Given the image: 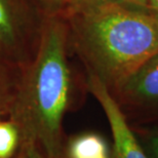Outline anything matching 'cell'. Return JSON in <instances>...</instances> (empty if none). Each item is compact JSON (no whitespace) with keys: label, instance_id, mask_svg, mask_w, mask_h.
<instances>
[{"label":"cell","instance_id":"obj_1","mask_svg":"<svg viewBox=\"0 0 158 158\" xmlns=\"http://www.w3.org/2000/svg\"><path fill=\"white\" fill-rule=\"evenodd\" d=\"M65 19L70 48L111 93L158 52V15L151 8L91 3Z\"/></svg>","mask_w":158,"mask_h":158},{"label":"cell","instance_id":"obj_2","mask_svg":"<svg viewBox=\"0 0 158 158\" xmlns=\"http://www.w3.org/2000/svg\"><path fill=\"white\" fill-rule=\"evenodd\" d=\"M69 49L66 19L47 17L38 52L21 71L8 115L21 145L37 147L47 158H63L62 124L72 86Z\"/></svg>","mask_w":158,"mask_h":158},{"label":"cell","instance_id":"obj_3","mask_svg":"<svg viewBox=\"0 0 158 158\" xmlns=\"http://www.w3.org/2000/svg\"><path fill=\"white\" fill-rule=\"evenodd\" d=\"M47 15L38 0H0V56L24 69L35 58Z\"/></svg>","mask_w":158,"mask_h":158},{"label":"cell","instance_id":"obj_4","mask_svg":"<svg viewBox=\"0 0 158 158\" xmlns=\"http://www.w3.org/2000/svg\"><path fill=\"white\" fill-rule=\"evenodd\" d=\"M111 94L126 117L158 120V52Z\"/></svg>","mask_w":158,"mask_h":158},{"label":"cell","instance_id":"obj_5","mask_svg":"<svg viewBox=\"0 0 158 158\" xmlns=\"http://www.w3.org/2000/svg\"><path fill=\"white\" fill-rule=\"evenodd\" d=\"M86 84L102 107L111 128L113 139V158H150L137 140L117 101L109 88L97 76L87 73Z\"/></svg>","mask_w":158,"mask_h":158},{"label":"cell","instance_id":"obj_6","mask_svg":"<svg viewBox=\"0 0 158 158\" xmlns=\"http://www.w3.org/2000/svg\"><path fill=\"white\" fill-rule=\"evenodd\" d=\"M68 158H101L109 156L106 140L96 132H85L73 138L67 150Z\"/></svg>","mask_w":158,"mask_h":158},{"label":"cell","instance_id":"obj_7","mask_svg":"<svg viewBox=\"0 0 158 158\" xmlns=\"http://www.w3.org/2000/svg\"><path fill=\"white\" fill-rule=\"evenodd\" d=\"M21 71L0 56V116L9 115Z\"/></svg>","mask_w":158,"mask_h":158},{"label":"cell","instance_id":"obj_8","mask_svg":"<svg viewBox=\"0 0 158 158\" xmlns=\"http://www.w3.org/2000/svg\"><path fill=\"white\" fill-rule=\"evenodd\" d=\"M20 142L18 126L11 120L0 121V158H10Z\"/></svg>","mask_w":158,"mask_h":158},{"label":"cell","instance_id":"obj_9","mask_svg":"<svg viewBox=\"0 0 158 158\" xmlns=\"http://www.w3.org/2000/svg\"><path fill=\"white\" fill-rule=\"evenodd\" d=\"M48 17L66 18L78 5V0H38Z\"/></svg>","mask_w":158,"mask_h":158},{"label":"cell","instance_id":"obj_10","mask_svg":"<svg viewBox=\"0 0 158 158\" xmlns=\"http://www.w3.org/2000/svg\"><path fill=\"white\" fill-rule=\"evenodd\" d=\"M104 2L121 3V4H127V5L139 6V7L150 8L149 0H78V5L91 4V3H104Z\"/></svg>","mask_w":158,"mask_h":158},{"label":"cell","instance_id":"obj_11","mask_svg":"<svg viewBox=\"0 0 158 158\" xmlns=\"http://www.w3.org/2000/svg\"><path fill=\"white\" fill-rule=\"evenodd\" d=\"M19 158H47L42 152L32 145H21V152Z\"/></svg>","mask_w":158,"mask_h":158},{"label":"cell","instance_id":"obj_12","mask_svg":"<svg viewBox=\"0 0 158 158\" xmlns=\"http://www.w3.org/2000/svg\"><path fill=\"white\" fill-rule=\"evenodd\" d=\"M150 158H158V134H153L147 137V150Z\"/></svg>","mask_w":158,"mask_h":158},{"label":"cell","instance_id":"obj_13","mask_svg":"<svg viewBox=\"0 0 158 158\" xmlns=\"http://www.w3.org/2000/svg\"><path fill=\"white\" fill-rule=\"evenodd\" d=\"M149 7L158 15V0H149Z\"/></svg>","mask_w":158,"mask_h":158},{"label":"cell","instance_id":"obj_14","mask_svg":"<svg viewBox=\"0 0 158 158\" xmlns=\"http://www.w3.org/2000/svg\"><path fill=\"white\" fill-rule=\"evenodd\" d=\"M101 158H111V157H110V155H109V156H105V157H101Z\"/></svg>","mask_w":158,"mask_h":158}]
</instances>
